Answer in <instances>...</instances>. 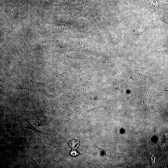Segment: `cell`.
I'll return each instance as SVG.
<instances>
[{"label":"cell","mask_w":168,"mask_h":168,"mask_svg":"<svg viewBox=\"0 0 168 168\" xmlns=\"http://www.w3.org/2000/svg\"><path fill=\"white\" fill-rule=\"evenodd\" d=\"M44 84L30 80L27 77L22 80L19 88L28 89L35 92H41L44 90Z\"/></svg>","instance_id":"cell-1"},{"label":"cell","mask_w":168,"mask_h":168,"mask_svg":"<svg viewBox=\"0 0 168 168\" xmlns=\"http://www.w3.org/2000/svg\"><path fill=\"white\" fill-rule=\"evenodd\" d=\"M25 125L27 128L34 131L43 140L45 144L54 146L52 137L50 134L37 130L28 121L26 123Z\"/></svg>","instance_id":"cell-2"},{"label":"cell","mask_w":168,"mask_h":168,"mask_svg":"<svg viewBox=\"0 0 168 168\" xmlns=\"http://www.w3.org/2000/svg\"><path fill=\"white\" fill-rule=\"evenodd\" d=\"M150 22H146L140 23L138 26V30L139 34L142 33L145 29L149 25Z\"/></svg>","instance_id":"cell-3"},{"label":"cell","mask_w":168,"mask_h":168,"mask_svg":"<svg viewBox=\"0 0 168 168\" xmlns=\"http://www.w3.org/2000/svg\"><path fill=\"white\" fill-rule=\"evenodd\" d=\"M120 36L118 34H112L111 35V38L113 41L114 42H117L119 40Z\"/></svg>","instance_id":"cell-4"},{"label":"cell","mask_w":168,"mask_h":168,"mask_svg":"<svg viewBox=\"0 0 168 168\" xmlns=\"http://www.w3.org/2000/svg\"><path fill=\"white\" fill-rule=\"evenodd\" d=\"M87 77L86 73L83 74L80 76L79 80L81 83H84L86 81Z\"/></svg>","instance_id":"cell-5"},{"label":"cell","mask_w":168,"mask_h":168,"mask_svg":"<svg viewBox=\"0 0 168 168\" xmlns=\"http://www.w3.org/2000/svg\"><path fill=\"white\" fill-rule=\"evenodd\" d=\"M166 16L165 18L166 21L168 23V14H167L166 15Z\"/></svg>","instance_id":"cell-6"},{"label":"cell","mask_w":168,"mask_h":168,"mask_svg":"<svg viewBox=\"0 0 168 168\" xmlns=\"http://www.w3.org/2000/svg\"><path fill=\"white\" fill-rule=\"evenodd\" d=\"M48 0H44V1H48Z\"/></svg>","instance_id":"cell-7"}]
</instances>
